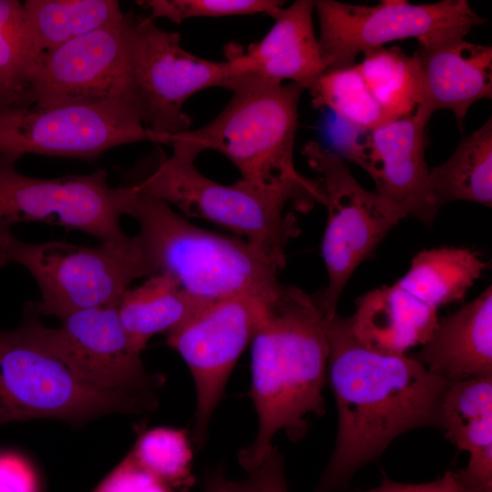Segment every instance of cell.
Instances as JSON below:
<instances>
[{
  "instance_id": "cell-26",
  "label": "cell",
  "mask_w": 492,
  "mask_h": 492,
  "mask_svg": "<svg viewBox=\"0 0 492 492\" xmlns=\"http://www.w3.org/2000/svg\"><path fill=\"white\" fill-rule=\"evenodd\" d=\"M356 63L370 93L383 111L395 120L412 115L420 99V69L415 53L397 47L365 50Z\"/></svg>"
},
{
  "instance_id": "cell-12",
  "label": "cell",
  "mask_w": 492,
  "mask_h": 492,
  "mask_svg": "<svg viewBox=\"0 0 492 492\" xmlns=\"http://www.w3.org/2000/svg\"><path fill=\"white\" fill-rule=\"evenodd\" d=\"M142 141L159 144L132 104L0 105V154L93 162L115 147Z\"/></svg>"
},
{
  "instance_id": "cell-18",
  "label": "cell",
  "mask_w": 492,
  "mask_h": 492,
  "mask_svg": "<svg viewBox=\"0 0 492 492\" xmlns=\"http://www.w3.org/2000/svg\"><path fill=\"white\" fill-rule=\"evenodd\" d=\"M420 99L414 112L428 123L438 110L454 113L459 129L469 108L492 97V47L465 37L418 44Z\"/></svg>"
},
{
  "instance_id": "cell-8",
  "label": "cell",
  "mask_w": 492,
  "mask_h": 492,
  "mask_svg": "<svg viewBox=\"0 0 492 492\" xmlns=\"http://www.w3.org/2000/svg\"><path fill=\"white\" fill-rule=\"evenodd\" d=\"M313 6L325 72L351 67L357 55L393 41L415 37L418 44H428L465 37L487 22L466 0L421 5L383 0L374 5L315 0Z\"/></svg>"
},
{
  "instance_id": "cell-14",
  "label": "cell",
  "mask_w": 492,
  "mask_h": 492,
  "mask_svg": "<svg viewBox=\"0 0 492 492\" xmlns=\"http://www.w3.org/2000/svg\"><path fill=\"white\" fill-rule=\"evenodd\" d=\"M128 25L124 13L109 26L43 52L15 105L124 102L139 110L129 72Z\"/></svg>"
},
{
  "instance_id": "cell-31",
  "label": "cell",
  "mask_w": 492,
  "mask_h": 492,
  "mask_svg": "<svg viewBox=\"0 0 492 492\" xmlns=\"http://www.w3.org/2000/svg\"><path fill=\"white\" fill-rule=\"evenodd\" d=\"M92 492H190L179 489L155 476L128 454Z\"/></svg>"
},
{
  "instance_id": "cell-7",
  "label": "cell",
  "mask_w": 492,
  "mask_h": 492,
  "mask_svg": "<svg viewBox=\"0 0 492 492\" xmlns=\"http://www.w3.org/2000/svg\"><path fill=\"white\" fill-rule=\"evenodd\" d=\"M133 239L129 246L29 243L10 228L0 227V266L26 268L40 290V301L33 302L36 312L62 320L81 310L118 302L133 281L155 274Z\"/></svg>"
},
{
  "instance_id": "cell-17",
  "label": "cell",
  "mask_w": 492,
  "mask_h": 492,
  "mask_svg": "<svg viewBox=\"0 0 492 492\" xmlns=\"http://www.w3.org/2000/svg\"><path fill=\"white\" fill-rule=\"evenodd\" d=\"M313 0H297L281 8L266 35L247 49L237 43L224 47L236 75L282 84L290 80L311 90L325 72L315 35Z\"/></svg>"
},
{
  "instance_id": "cell-25",
  "label": "cell",
  "mask_w": 492,
  "mask_h": 492,
  "mask_svg": "<svg viewBox=\"0 0 492 492\" xmlns=\"http://www.w3.org/2000/svg\"><path fill=\"white\" fill-rule=\"evenodd\" d=\"M23 4L38 56L124 15L116 0H26Z\"/></svg>"
},
{
  "instance_id": "cell-4",
  "label": "cell",
  "mask_w": 492,
  "mask_h": 492,
  "mask_svg": "<svg viewBox=\"0 0 492 492\" xmlns=\"http://www.w3.org/2000/svg\"><path fill=\"white\" fill-rule=\"evenodd\" d=\"M126 185V215L139 225L134 238L155 274H169L207 301L249 296L271 302L277 295L281 269L244 239L200 228L167 202Z\"/></svg>"
},
{
  "instance_id": "cell-16",
  "label": "cell",
  "mask_w": 492,
  "mask_h": 492,
  "mask_svg": "<svg viewBox=\"0 0 492 492\" xmlns=\"http://www.w3.org/2000/svg\"><path fill=\"white\" fill-rule=\"evenodd\" d=\"M415 114L365 130L356 163L373 179L375 192L404 218L432 224L438 210L428 191L425 127Z\"/></svg>"
},
{
  "instance_id": "cell-1",
  "label": "cell",
  "mask_w": 492,
  "mask_h": 492,
  "mask_svg": "<svg viewBox=\"0 0 492 492\" xmlns=\"http://www.w3.org/2000/svg\"><path fill=\"white\" fill-rule=\"evenodd\" d=\"M327 374L338 412L332 456L313 492H335L377 458L397 436L439 428L440 403L449 382L411 355L372 351L352 333L348 317L327 321Z\"/></svg>"
},
{
  "instance_id": "cell-33",
  "label": "cell",
  "mask_w": 492,
  "mask_h": 492,
  "mask_svg": "<svg viewBox=\"0 0 492 492\" xmlns=\"http://www.w3.org/2000/svg\"><path fill=\"white\" fill-rule=\"evenodd\" d=\"M360 492H477L461 478L458 471H447L442 477L428 483L405 484L393 481L384 476L376 487Z\"/></svg>"
},
{
  "instance_id": "cell-11",
  "label": "cell",
  "mask_w": 492,
  "mask_h": 492,
  "mask_svg": "<svg viewBox=\"0 0 492 492\" xmlns=\"http://www.w3.org/2000/svg\"><path fill=\"white\" fill-rule=\"evenodd\" d=\"M302 154L321 174L325 194L322 255L328 282L313 297L329 318L337 313L338 301L354 271L403 217L374 190L362 187L340 154L314 141L308 142Z\"/></svg>"
},
{
  "instance_id": "cell-9",
  "label": "cell",
  "mask_w": 492,
  "mask_h": 492,
  "mask_svg": "<svg viewBox=\"0 0 492 492\" xmlns=\"http://www.w3.org/2000/svg\"><path fill=\"white\" fill-rule=\"evenodd\" d=\"M24 156L0 154V227L38 221L87 233L100 243L129 246L134 242L121 228L129 187L111 188L108 171L43 179L16 169Z\"/></svg>"
},
{
  "instance_id": "cell-20",
  "label": "cell",
  "mask_w": 492,
  "mask_h": 492,
  "mask_svg": "<svg viewBox=\"0 0 492 492\" xmlns=\"http://www.w3.org/2000/svg\"><path fill=\"white\" fill-rule=\"evenodd\" d=\"M437 313L395 282L359 297L348 319L352 333L366 348L404 355L427 341L438 323Z\"/></svg>"
},
{
  "instance_id": "cell-19",
  "label": "cell",
  "mask_w": 492,
  "mask_h": 492,
  "mask_svg": "<svg viewBox=\"0 0 492 492\" xmlns=\"http://www.w3.org/2000/svg\"><path fill=\"white\" fill-rule=\"evenodd\" d=\"M449 383L492 374V287L438 323L410 354Z\"/></svg>"
},
{
  "instance_id": "cell-5",
  "label": "cell",
  "mask_w": 492,
  "mask_h": 492,
  "mask_svg": "<svg viewBox=\"0 0 492 492\" xmlns=\"http://www.w3.org/2000/svg\"><path fill=\"white\" fill-rule=\"evenodd\" d=\"M127 182L138 187L187 217L209 220L244 238L262 256L281 270L286 261L285 248L299 233L289 195L255 189L240 179L221 184L201 174L194 162L169 156L158 147L146 163Z\"/></svg>"
},
{
  "instance_id": "cell-15",
  "label": "cell",
  "mask_w": 492,
  "mask_h": 492,
  "mask_svg": "<svg viewBox=\"0 0 492 492\" xmlns=\"http://www.w3.org/2000/svg\"><path fill=\"white\" fill-rule=\"evenodd\" d=\"M269 302L249 296L212 301L167 333V344L179 354L193 379L192 440L198 449L205 444L229 377L256 333Z\"/></svg>"
},
{
  "instance_id": "cell-3",
  "label": "cell",
  "mask_w": 492,
  "mask_h": 492,
  "mask_svg": "<svg viewBox=\"0 0 492 492\" xmlns=\"http://www.w3.org/2000/svg\"><path fill=\"white\" fill-rule=\"evenodd\" d=\"M228 89L233 94L223 109L206 125L168 138L172 155L194 162L203 151L226 157L251 187L292 197L301 212L325 204L321 180L295 168L293 149L302 87L272 84L242 74Z\"/></svg>"
},
{
  "instance_id": "cell-24",
  "label": "cell",
  "mask_w": 492,
  "mask_h": 492,
  "mask_svg": "<svg viewBox=\"0 0 492 492\" xmlns=\"http://www.w3.org/2000/svg\"><path fill=\"white\" fill-rule=\"evenodd\" d=\"M487 268V262L468 248L424 250L396 282L428 306L440 307L461 301Z\"/></svg>"
},
{
  "instance_id": "cell-28",
  "label": "cell",
  "mask_w": 492,
  "mask_h": 492,
  "mask_svg": "<svg viewBox=\"0 0 492 492\" xmlns=\"http://www.w3.org/2000/svg\"><path fill=\"white\" fill-rule=\"evenodd\" d=\"M129 453L139 465L177 488L190 489L194 484L192 448L186 429H141Z\"/></svg>"
},
{
  "instance_id": "cell-35",
  "label": "cell",
  "mask_w": 492,
  "mask_h": 492,
  "mask_svg": "<svg viewBox=\"0 0 492 492\" xmlns=\"http://www.w3.org/2000/svg\"><path fill=\"white\" fill-rule=\"evenodd\" d=\"M205 492H254V487L250 477L243 481H233L215 472L210 476Z\"/></svg>"
},
{
  "instance_id": "cell-30",
  "label": "cell",
  "mask_w": 492,
  "mask_h": 492,
  "mask_svg": "<svg viewBox=\"0 0 492 492\" xmlns=\"http://www.w3.org/2000/svg\"><path fill=\"white\" fill-rule=\"evenodd\" d=\"M150 10V19L167 18L176 24L197 17L265 14L273 17L282 8L277 0H143L136 1Z\"/></svg>"
},
{
  "instance_id": "cell-23",
  "label": "cell",
  "mask_w": 492,
  "mask_h": 492,
  "mask_svg": "<svg viewBox=\"0 0 492 492\" xmlns=\"http://www.w3.org/2000/svg\"><path fill=\"white\" fill-rule=\"evenodd\" d=\"M428 191L439 210L451 201L492 206V119L463 137L454 153L429 169Z\"/></svg>"
},
{
  "instance_id": "cell-27",
  "label": "cell",
  "mask_w": 492,
  "mask_h": 492,
  "mask_svg": "<svg viewBox=\"0 0 492 492\" xmlns=\"http://www.w3.org/2000/svg\"><path fill=\"white\" fill-rule=\"evenodd\" d=\"M309 92L315 108H329L356 128L372 130L392 121L370 93L356 63L323 73Z\"/></svg>"
},
{
  "instance_id": "cell-36",
  "label": "cell",
  "mask_w": 492,
  "mask_h": 492,
  "mask_svg": "<svg viewBox=\"0 0 492 492\" xmlns=\"http://www.w3.org/2000/svg\"><path fill=\"white\" fill-rule=\"evenodd\" d=\"M16 101V96L9 88L2 75L0 74V105L15 104Z\"/></svg>"
},
{
  "instance_id": "cell-10",
  "label": "cell",
  "mask_w": 492,
  "mask_h": 492,
  "mask_svg": "<svg viewBox=\"0 0 492 492\" xmlns=\"http://www.w3.org/2000/svg\"><path fill=\"white\" fill-rule=\"evenodd\" d=\"M129 14L128 61L137 103L145 128L167 144L189 130L185 102L209 87L228 88L235 72L229 60L213 61L185 50L180 35L165 31L149 16Z\"/></svg>"
},
{
  "instance_id": "cell-2",
  "label": "cell",
  "mask_w": 492,
  "mask_h": 492,
  "mask_svg": "<svg viewBox=\"0 0 492 492\" xmlns=\"http://www.w3.org/2000/svg\"><path fill=\"white\" fill-rule=\"evenodd\" d=\"M327 321L313 295L282 285L267 305L251 340V383L248 396L258 416L253 442L239 452L247 471L258 466L273 447L276 433L292 441L307 431L306 415L324 412L327 375Z\"/></svg>"
},
{
  "instance_id": "cell-29",
  "label": "cell",
  "mask_w": 492,
  "mask_h": 492,
  "mask_svg": "<svg viewBox=\"0 0 492 492\" xmlns=\"http://www.w3.org/2000/svg\"><path fill=\"white\" fill-rule=\"evenodd\" d=\"M37 58L23 2L0 0V74L16 96L15 103L29 83Z\"/></svg>"
},
{
  "instance_id": "cell-6",
  "label": "cell",
  "mask_w": 492,
  "mask_h": 492,
  "mask_svg": "<svg viewBox=\"0 0 492 492\" xmlns=\"http://www.w3.org/2000/svg\"><path fill=\"white\" fill-rule=\"evenodd\" d=\"M158 399L94 387L46 350L27 322L0 331V425L50 418L78 427L101 415L141 414Z\"/></svg>"
},
{
  "instance_id": "cell-34",
  "label": "cell",
  "mask_w": 492,
  "mask_h": 492,
  "mask_svg": "<svg viewBox=\"0 0 492 492\" xmlns=\"http://www.w3.org/2000/svg\"><path fill=\"white\" fill-rule=\"evenodd\" d=\"M254 492H288L282 456L273 446L263 461L248 472Z\"/></svg>"
},
{
  "instance_id": "cell-22",
  "label": "cell",
  "mask_w": 492,
  "mask_h": 492,
  "mask_svg": "<svg viewBox=\"0 0 492 492\" xmlns=\"http://www.w3.org/2000/svg\"><path fill=\"white\" fill-rule=\"evenodd\" d=\"M212 301L186 292L168 273H157L121 295L118 313L133 347L142 354L157 333L173 330Z\"/></svg>"
},
{
  "instance_id": "cell-13",
  "label": "cell",
  "mask_w": 492,
  "mask_h": 492,
  "mask_svg": "<svg viewBox=\"0 0 492 492\" xmlns=\"http://www.w3.org/2000/svg\"><path fill=\"white\" fill-rule=\"evenodd\" d=\"M118 302L69 314L58 327L39 321L33 302L24 319L39 343L81 381L102 390L158 399L164 376L145 369L118 317Z\"/></svg>"
},
{
  "instance_id": "cell-32",
  "label": "cell",
  "mask_w": 492,
  "mask_h": 492,
  "mask_svg": "<svg viewBox=\"0 0 492 492\" xmlns=\"http://www.w3.org/2000/svg\"><path fill=\"white\" fill-rule=\"evenodd\" d=\"M0 492H40L35 467L16 452L0 451Z\"/></svg>"
},
{
  "instance_id": "cell-21",
  "label": "cell",
  "mask_w": 492,
  "mask_h": 492,
  "mask_svg": "<svg viewBox=\"0 0 492 492\" xmlns=\"http://www.w3.org/2000/svg\"><path fill=\"white\" fill-rule=\"evenodd\" d=\"M439 428L469 460L458 470L477 492H492V374L449 383L443 393Z\"/></svg>"
}]
</instances>
